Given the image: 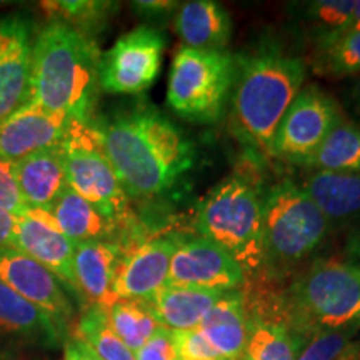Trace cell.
I'll return each mask as SVG.
<instances>
[{
	"mask_svg": "<svg viewBox=\"0 0 360 360\" xmlns=\"http://www.w3.org/2000/svg\"><path fill=\"white\" fill-rule=\"evenodd\" d=\"M195 225L245 274L265 265L264 193L245 175H232L214 187L202 200Z\"/></svg>",
	"mask_w": 360,
	"mask_h": 360,
	"instance_id": "277c9868",
	"label": "cell"
},
{
	"mask_svg": "<svg viewBox=\"0 0 360 360\" xmlns=\"http://www.w3.org/2000/svg\"><path fill=\"white\" fill-rule=\"evenodd\" d=\"M17 219L19 217L0 209V250L15 249Z\"/></svg>",
	"mask_w": 360,
	"mask_h": 360,
	"instance_id": "8d00e7d4",
	"label": "cell"
},
{
	"mask_svg": "<svg viewBox=\"0 0 360 360\" xmlns=\"http://www.w3.org/2000/svg\"><path fill=\"white\" fill-rule=\"evenodd\" d=\"M345 257L347 262L360 267V229L350 233L345 242Z\"/></svg>",
	"mask_w": 360,
	"mask_h": 360,
	"instance_id": "f35d334b",
	"label": "cell"
},
{
	"mask_svg": "<svg viewBox=\"0 0 360 360\" xmlns=\"http://www.w3.org/2000/svg\"><path fill=\"white\" fill-rule=\"evenodd\" d=\"M314 69L328 77L360 75V30L340 32L315 42Z\"/></svg>",
	"mask_w": 360,
	"mask_h": 360,
	"instance_id": "83f0119b",
	"label": "cell"
},
{
	"mask_svg": "<svg viewBox=\"0 0 360 360\" xmlns=\"http://www.w3.org/2000/svg\"><path fill=\"white\" fill-rule=\"evenodd\" d=\"M328 222L360 217V172H317L302 186Z\"/></svg>",
	"mask_w": 360,
	"mask_h": 360,
	"instance_id": "7402d4cb",
	"label": "cell"
},
{
	"mask_svg": "<svg viewBox=\"0 0 360 360\" xmlns=\"http://www.w3.org/2000/svg\"><path fill=\"white\" fill-rule=\"evenodd\" d=\"M174 250L175 237L152 238L127 247L115 276V300L135 299L148 302L167 285Z\"/></svg>",
	"mask_w": 360,
	"mask_h": 360,
	"instance_id": "4fadbf2b",
	"label": "cell"
},
{
	"mask_svg": "<svg viewBox=\"0 0 360 360\" xmlns=\"http://www.w3.org/2000/svg\"><path fill=\"white\" fill-rule=\"evenodd\" d=\"M0 209L7 210L15 217H24L29 210L13 177L12 162L2 159H0Z\"/></svg>",
	"mask_w": 360,
	"mask_h": 360,
	"instance_id": "836d02e7",
	"label": "cell"
},
{
	"mask_svg": "<svg viewBox=\"0 0 360 360\" xmlns=\"http://www.w3.org/2000/svg\"><path fill=\"white\" fill-rule=\"evenodd\" d=\"M70 119L44 110L37 103L24 107L0 120V159L15 162L45 148L60 146Z\"/></svg>",
	"mask_w": 360,
	"mask_h": 360,
	"instance_id": "9a60e30c",
	"label": "cell"
},
{
	"mask_svg": "<svg viewBox=\"0 0 360 360\" xmlns=\"http://www.w3.org/2000/svg\"><path fill=\"white\" fill-rule=\"evenodd\" d=\"M175 30L186 47L224 52L232 39V20L220 4L193 0L179 7Z\"/></svg>",
	"mask_w": 360,
	"mask_h": 360,
	"instance_id": "ffe728a7",
	"label": "cell"
},
{
	"mask_svg": "<svg viewBox=\"0 0 360 360\" xmlns=\"http://www.w3.org/2000/svg\"><path fill=\"white\" fill-rule=\"evenodd\" d=\"M233 60L229 97L232 132L254 150L270 155L278 124L302 90L305 62L274 45H264Z\"/></svg>",
	"mask_w": 360,
	"mask_h": 360,
	"instance_id": "7a4b0ae2",
	"label": "cell"
},
{
	"mask_svg": "<svg viewBox=\"0 0 360 360\" xmlns=\"http://www.w3.org/2000/svg\"><path fill=\"white\" fill-rule=\"evenodd\" d=\"M12 172L29 210H49L69 187L60 147L45 148L12 162Z\"/></svg>",
	"mask_w": 360,
	"mask_h": 360,
	"instance_id": "e0dca14e",
	"label": "cell"
},
{
	"mask_svg": "<svg viewBox=\"0 0 360 360\" xmlns=\"http://www.w3.org/2000/svg\"><path fill=\"white\" fill-rule=\"evenodd\" d=\"M98 56L90 35L49 22L34 42L30 102L70 120L89 122L98 84Z\"/></svg>",
	"mask_w": 360,
	"mask_h": 360,
	"instance_id": "3957f363",
	"label": "cell"
},
{
	"mask_svg": "<svg viewBox=\"0 0 360 360\" xmlns=\"http://www.w3.org/2000/svg\"><path fill=\"white\" fill-rule=\"evenodd\" d=\"M249 339L237 360H297L305 340L282 319L249 315Z\"/></svg>",
	"mask_w": 360,
	"mask_h": 360,
	"instance_id": "d4e9b609",
	"label": "cell"
},
{
	"mask_svg": "<svg viewBox=\"0 0 360 360\" xmlns=\"http://www.w3.org/2000/svg\"><path fill=\"white\" fill-rule=\"evenodd\" d=\"M360 30V0H355V6L350 15L349 24L345 27L344 32H359Z\"/></svg>",
	"mask_w": 360,
	"mask_h": 360,
	"instance_id": "ab89813d",
	"label": "cell"
},
{
	"mask_svg": "<svg viewBox=\"0 0 360 360\" xmlns=\"http://www.w3.org/2000/svg\"><path fill=\"white\" fill-rule=\"evenodd\" d=\"M67 184L117 229L134 225L130 199L107 157L97 124L70 120L60 142Z\"/></svg>",
	"mask_w": 360,
	"mask_h": 360,
	"instance_id": "8992f818",
	"label": "cell"
},
{
	"mask_svg": "<svg viewBox=\"0 0 360 360\" xmlns=\"http://www.w3.org/2000/svg\"><path fill=\"white\" fill-rule=\"evenodd\" d=\"M15 249L29 255L49 269L58 281H62L70 289L77 290L74 276V254L75 242L65 237L52 225L39 222L30 217L17 219Z\"/></svg>",
	"mask_w": 360,
	"mask_h": 360,
	"instance_id": "ac0fdd59",
	"label": "cell"
},
{
	"mask_svg": "<svg viewBox=\"0 0 360 360\" xmlns=\"http://www.w3.org/2000/svg\"><path fill=\"white\" fill-rule=\"evenodd\" d=\"M233 70L232 53L182 47L169 74L170 109L188 122H217L231 97Z\"/></svg>",
	"mask_w": 360,
	"mask_h": 360,
	"instance_id": "ba28073f",
	"label": "cell"
},
{
	"mask_svg": "<svg viewBox=\"0 0 360 360\" xmlns=\"http://www.w3.org/2000/svg\"><path fill=\"white\" fill-rule=\"evenodd\" d=\"M125 247L119 240H87L75 244L74 276L77 290L92 305L109 307L115 302L114 282Z\"/></svg>",
	"mask_w": 360,
	"mask_h": 360,
	"instance_id": "2e32d148",
	"label": "cell"
},
{
	"mask_svg": "<svg viewBox=\"0 0 360 360\" xmlns=\"http://www.w3.org/2000/svg\"><path fill=\"white\" fill-rule=\"evenodd\" d=\"M77 339L87 344L102 360H135V355L112 330L105 307L90 305L80 317Z\"/></svg>",
	"mask_w": 360,
	"mask_h": 360,
	"instance_id": "f1b7e54d",
	"label": "cell"
},
{
	"mask_svg": "<svg viewBox=\"0 0 360 360\" xmlns=\"http://www.w3.org/2000/svg\"><path fill=\"white\" fill-rule=\"evenodd\" d=\"M249 315L240 290L225 292L200 322V332L222 360H237L249 339Z\"/></svg>",
	"mask_w": 360,
	"mask_h": 360,
	"instance_id": "d6986e66",
	"label": "cell"
},
{
	"mask_svg": "<svg viewBox=\"0 0 360 360\" xmlns=\"http://www.w3.org/2000/svg\"><path fill=\"white\" fill-rule=\"evenodd\" d=\"M172 339L180 360H222L199 327L172 332Z\"/></svg>",
	"mask_w": 360,
	"mask_h": 360,
	"instance_id": "d6a6232c",
	"label": "cell"
},
{
	"mask_svg": "<svg viewBox=\"0 0 360 360\" xmlns=\"http://www.w3.org/2000/svg\"><path fill=\"white\" fill-rule=\"evenodd\" d=\"M134 355L135 360H180L174 345L172 332L164 327H160Z\"/></svg>",
	"mask_w": 360,
	"mask_h": 360,
	"instance_id": "e575fe53",
	"label": "cell"
},
{
	"mask_svg": "<svg viewBox=\"0 0 360 360\" xmlns=\"http://www.w3.org/2000/svg\"><path fill=\"white\" fill-rule=\"evenodd\" d=\"M47 212L52 215L58 231L75 244L87 240H114L115 232L119 231L115 224L103 217L96 207L70 187L62 192Z\"/></svg>",
	"mask_w": 360,
	"mask_h": 360,
	"instance_id": "603a6c76",
	"label": "cell"
},
{
	"mask_svg": "<svg viewBox=\"0 0 360 360\" xmlns=\"http://www.w3.org/2000/svg\"><path fill=\"white\" fill-rule=\"evenodd\" d=\"M165 37L150 25L124 34L98 60V85L110 94L146 92L160 72Z\"/></svg>",
	"mask_w": 360,
	"mask_h": 360,
	"instance_id": "30bf717a",
	"label": "cell"
},
{
	"mask_svg": "<svg viewBox=\"0 0 360 360\" xmlns=\"http://www.w3.org/2000/svg\"><path fill=\"white\" fill-rule=\"evenodd\" d=\"M357 328L321 330L309 339L297 360H339L352 345V335Z\"/></svg>",
	"mask_w": 360,
	"mask_h": 360,
	"instance_id": "1f68e13d",
	"label": "cell"
},
{
	"mask_svg": "<svg viewBox=\"0 0 360 360\" xmlns=\"http://www.w3.org/2000/svg\"><path fill=\"white\" fill-rule=\"evenodd\" d=\"M58 328L51 315L0 281V332L53 344Z\"/></svg>",
	"mask_w": 360,
	"mask_h": 360,
	"instance_id": "cb8c5ba5",
	"label": "cell"
},
{
	"mask_svg": "<svg viewBox=\"0 0 360 360\" xmlns=\"http://www.w3.org/2000/svg\"><path fill=\"white\" fill-rule=\"evenodd\" d=\"M350 102H352L355 110L360 114V75H357L352 87H350Z\"/></svg>",
	"mask_w": 360,
	"mask_h": 360,
	"instance_id": "60d3db41",
	"label": "cell"
},
{
	"mask_svg": "<svg viewBox=\"0 0 360 360\" xmlns=\"http://www.w3.org/2000/svg\"><path fill=\"white\" fill-rule=\"evenodd\" d=\"M355 0H317L300 4L302 22L312 35L314 44L330 35L344 32L352 15Z\"/></svg>",
	"mask_w": 360,
	"mask_h": 360,
	"instance_id": "f546056e",
	"label": "cell"
},
{
	"mask_svg": "<svg viewBox=\"0 0 360 360\" xmlns=\"http://www.w3.org/2000/svg\"><path fill=\"white\" fill-rule=\"evenodd\" d=\"M305 165L317 172H360V125L342 120Z\"/></svg>",
	"mask_w": 360,
	"mask_h": 360,
	"instance_id": "484cf974",
	"label": "cell"
},
{
	"mask_svg": "<svg viewBox=\"0 0 360 360\" xmlns=\"http://www.w3.org/2000/svg\"><path fill=\"white\" fill-rule=\"evenodd\" d=\"M328 229V219L292 180H281L264 193L265 264L294 267L317 250Z\"/></svg>",
	"mask_w": 360,
	"mask_h": 360,
	"instance_id": "52a82bcc",
	"label": "cell"
},
{
	"mask_svg": "<svg viewBox=\"0 0 360 360\" xmlns=\"http://www.w3.org/2000/svg\"><path fill=\"white\" fill-rule=\"evenodd\" d=\"M292 330L302 339L321 330L360 327V267L319 259L290 287L285 307Z\"/></svg>",
	"mask_w": 360,
	"mask_h": 360,
	"instance_id": "5b68a950",
	"label": "cell"
},
{
	"mask_svg": "<svg viewBox=\"0 0 360 360\" xmlns=\"http://www.w3.org/2000/svg\"><path fill=\"white\" fill-rule=\"evenodd\" d=\"M0 281L58 323L72 317V304L58 278L19 249L0 250Z\"/></svg>",
	"mask_w": 360,
	"mask_h": 360,
	"instance_id": "5bb4252c",
	"label": "cell"
},
{
	"mask_svg": "<svg viewBox=\"0 0 360 360\" xmlns=\"http://www.w3.org/2000/svg\"><path fill=\"white\" fill-rule=\"evenodd\" d=\"M34 42L29 20L0 19V120L30 102Z\"/></svg>",
	"mask_w": 360,
	"mask_h": 360,
	"instance_id": "7c38bea8",
	"label": "cell"
},
{
	"mask_svg": "<svg viewBox=\"0 0 360 360\" xmlns=\"http://www.w3.org/2000/svg\"><path fill=\"white\" fill-rule=\"evenodd\" d=\"M97 127L129 199L164 195L193 167V143L155 107L117 112Z\"/></svg>",
	"mask_w": 360,
	"mask_h": 360,
	"instance_id": "6da1fadb",
	"label": "cell"
},
{
	"mask_svg": "<svg viewBox=\"0 0 360 360\" xmlns=\"http://www.w3.org/2000/svg\"><path fill=\"white\" fill-rule=\"evenodd\" d=\"M344 115L334 97L317 85L302 87L278 124L270 157L305 165Z\"/></svg>",
	"mask_w": 360,
	"mask_h": 360,
	"instance_id": "9c48e42d",
	"label": "cell"
},
{
	"mask_svg": "<svg viewBox=\"0 0 360 360\" xmlns=\"http://www.w3.org/2000/svg\"><path fill=\"white\" fill-rule=\"evenodd\" d=\"M42 8L47 13L49 20L64 22L80 32L90 35L102 24H105L110 13L117 8L112 2H42Z\"/></svg>",
	"mask_w": 360,
	"mask_h": 360,
	"instance_id": "4dcf8cb0",
	"label": "cell"
},
{
	"mask_svg": "<svg viewBox=\"0 0 360 360\" xmlns=\"http://www.w3.org/2000/svg\"><path fill=\"white\" fill-rule=\"evenodd\" d=\"M105 310L112 330L134 354L160 328L146 300L117 299Z\"/></svg>",
	"mask_w": 360,
	"mask_h": 360,
	"instance_id": "4316f807",
	"label": "cell"
},
{
	"mask_svg": "<svg viewBox=\"0 0 360 360\" xmlns=\"http://www.w3.org/2000/svg\"><path fill=\"white\" fill-rule=\"evenodd\" d=\"M64 360H102V359L97 357L96 352H94L87 344H84L82 340L77 339V337H74V339L65 342Z\"/></svg>",
	"mask_w": 360,
	"mask_h": 360,
	"instance_id": "74e56055",
	"label": "cell"
},
{
	"mask_svg": "<svg viewBox=\"0 0 360 360\" xmlns=\"http://www.w3.org/2000/svg\"><path fill=\"white\" fill-rule=\"evenodd\" d=\"M135 11L141 12L147 19H162L169 13L179 11V2H170V0H150V2H134Z\"/></svg>",
	"mask_w": 360,
	"mask_h": 360,
	"instance_id": "d590c367",
	"label": "cell"
},
{
	"mask_svg": "<svg viewBox=\"0 0 360 360\" xmlns=\"http://www.w3.org/2000/svg\"><path fill=\"white\" fill-rule=\"evenodd\" d=\"M225 292L195 289V287L165 285L148 300L157 322L170 332L192 330Z\"/></svg>",
	"mask_w": 360,
	"mask_h": 360,
	"instance_id": "44dd1931",
	"label": "cell"
},
{
	"mask_svg": "<svg viewBox=\"0 0 360 360\" xmlns=\"http://www.w3.org/2000/svg\"><path fill=\"white\" fill-rule=\"evenodd\" d=\"M245 283V272L214 242L202 236L175 237L167 285L232 292Z\"/></svg>",
	"mask_w": 360,
	"mask_h": 360,
	"instance_id": "8fae6325",
	"label": "cell"
}]
</instances>
